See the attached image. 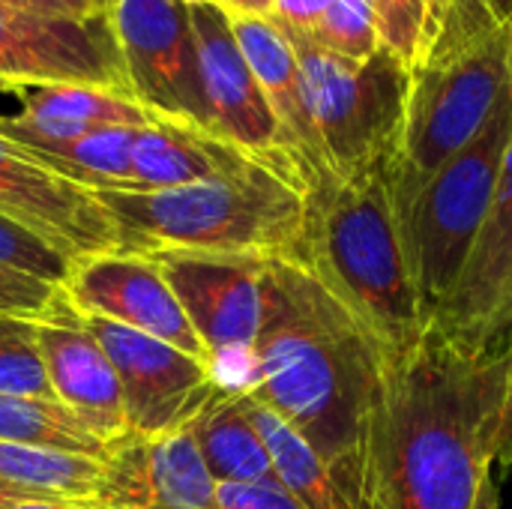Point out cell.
Instances as JSON below:
<instances>
[{
	"label": "cell",
	"instance_id": "obj_1",
	"mask_svg": "<svg viewBox=\"0 0 512 509\" xmlns=\"http://www.w3.org/2000/svg\"><path fill=\"white\" fill-rule=\"evenodd\" d=\"M510 369V354L474 351L435 324L387 360L357 509H474L495 468Z\"/></svg>",
	"mask_w": 512,
	"mask_h": 509
},
{
	"label": "cell",
	"instance_id": "obj_2",
	"mask_svg": "<svg viewBox=\"0 0 512 509\" xmlns=\"http://www.w3.org/2000/svg\"><path fill=\"white\" fill-rule=\"evenodd\" d=\"M252 393L288 420L357 509L363 444L387 357L369 330L300 261L270 258L261 276V330Z\"/></svg>",
	"mask_w": 512,
	"mask_h": 509
},
{
	"label": "cell",
	"instance_id": "obj_3",
	"mask_svg": "<svg viewBox=\"0 0 512 509\" xmlns=\"http://www.w3.org/2000/svg\"><path fill=\"white\" fill-rule=\"evenodd\" d=\"M291 261L315 273L387 360L411 351L432 327L390 168L351 180L324 174L309 189L303 243Z\"/></svg>",
	"mask_w": 512,
	"mask_h": 509
},
{
	"label": "cell",
	"instance_id": "obj_4",
	"mask_svg": "<svg viewBox=\"0 0 512 509\" xmlns=\"http://www.w3.org/2000/svg\"><path fill=\"white\" fill-rule=\"evenodd\" d=\"M96 198L114 219L117 252L156 255L186 249L297 258L309 186L291 165L252 159L237 171L174 189H96Z\"/></svg>",
	"mask_w": 512,
	"mask_h": 509
},
{
	"label": "cell",
	"instance_id": "obj_5",
	"mask_svg": "<svg viewBox=\"0 0 512 509\" xmlns=\"http://www.w3.org/2000/svg\"><path fill=\"white\" fill-rule=\"evenodd\" d=\"M512 18L492 0H453L447 24L423 63L411 69V93L390 183L399 210L492 117L512 84Z\"/></svg>",
	"mask_w": 512,
	"mask_h": 509
},
{
	"label": "cell",
	"instance_id": "obj_6",
	"mask_svg": "<svg viewBox=\"0 0 512 509\" xmlns=\"http://www.w3.org/2000/svg\"><path fill=\"white\" fill-rule=\"evenodd\" d=\"M288 39L324 174L351 180L390 168L405 129L411 69L384 48L366 60H348L309 39Z\"/></svg>",
	"mask_w": 512,
	"mask_h": 509
},
{
	"label": "cell",
	"instance_id": "obj_7",
	"mask_svg": "<svg viewBox=\"0 0 512 509\" xmlns=\"http://www.w3.org/2000/svg\"><path fill=\"white\" fill-rule=\"evenodd\" d=\"M512 138V84L486 126L405 204L402 222L420 291L435 312L453 294L489 216Z\"/></svg>",
	"mask_w": 512,
	"mask_h": 509
},
{
	"label": "cell",
	"instance_id": "obj_8",
	"mask_svg": "<svg viewBox=\"0 0 512 509\" xmlns=\"http://www.w3.org/2000/svg\"><path fill=\"white\" fill-rule=\"evenodd\" d=\"M132 96L156 117L210 132L186 0H114L108 9Z\"/></svg>",
	"mask_w": 512,
	"mask_h": 509
},
{
	"label": "cell",
	"instance_id": "obj_9",
	"mask_svg": "<svg viewBox=\"0 0 512 509\" xmlns=\"http://www.w3.org/2000/svg\"><path fill=\"white\" fill-rule=\"evenodd\" d=\"M84 318L117 372L126 432L135 438L183 432L219 384L210 363L114 321Z\"/></svg>",
	"mask_w": 512,
	"mask_h": 509
},
{
	"label": "cell",
	"instance_id": "obj_10",
	"mask_svg": "<svg viewBox=\"0 0 512 509\" xmlns=\"http://www.w3.org/2000/svg\"><path fill=\"white\" fill-rule=\"evenodd\" d=\"M0 78L15 87L87 84L132 96L108 12L54 18L0 6Z\"/></svg>",
	"mask_w": 512,
	"mask_h": 509
},
{
	"label": "cell",
	"instance_id": "obj_11",
	"mask_svg": "<svg viewBox=\"0 0 512 509\" xmlns=\"http://www.w3.org/2000/svg\"><path fill=\"white\" fill-rule=\"evenodd\" d=\"M207 348L210 369L252 363L261 330V276L270 258L165 249L150 255Z\"/></svg>",
	"mask_w": 512,
	"mask_h": 509
},
{
	"label": "cell",
	"instance_id": "obj_12",
	"mask_svg": "<svg viewBox=\"0 0 512 509\" xmlns=\"http://www.w3.org/2000/svg\"><path fill=\"white\" fill-rule=\"evenodd\" d=\"M189 24L198 48V75L210 117V132L252 156L291 165L303 174L300 162L288 150L276 114L270 111L234 39L228 12L216 0H195L189 3Z\"/></svg>",
	"mask_w": 512,
	"mask_h": 509
},
{
	"label": "cell",
	"instance_id": "obj_13",
	"mask_svg": "<svg viewBox=\"0 0 512 509\" xmlns=\"http://www.w3.org/2000/svg\"><path fill=\"white\" fill-rule=\"evenodd\" d=\"M0 216L27 228L72 264L117 252V228L93 189H84L0 135Z\"/></svg>",
	"mask_w": 512,
	"mask_h": 509
},
{
	"label": "cell",
	"instance_id": "obj_14",
	"mask_svg": "<svg viewBox=\"0 0 512 509\" xmlns=\"http://www.w3.org/2000/svg\"><path fill=\"white\" fill-rule=\"evenodd\" d=\"M450 339L483 351L510 354L512 345V138L501 177L474 252L432 321Z\"/></svg>",
	"mask_w": 512,
	"mask_h": 509
},
{
	"label": "cell",
	"instance_id": "obj_15",
	"mask_svg": "<svg viewBox=\"0 0 512 509\" xmlns=\"http://www.w3.org/2000/svg\"><path fill=\"white\" fill-rule=\"evenodd\" d=\"M63 288L84 315L138 330L195 360L210 363L207 348L201 345L180 300L150 255L105 252L81 258L72 264Z\"/></svg>",
	"mask_w": 512,
	"mask_h": 509
},
{
	"label": "cell",
	"instance_id": "obj_16",
	"mask_svg": "<svg viewBox=\"0 0 512 509\" xmlns=\"http://www.w3.org/2000/svg\"><path fill=\"white\" fill-rule=\"evenodd\" d=\"M33 324L54 399L105 447L123 441L129 432L117 372L66 288L54 291L45 309L33 315Z\"/></svg>",
	"mask_w": 512,
	"mask_h": 509
},
{
	"label": "cell",
	"instance_id": "obj_17",
	"mask_svg": "<svg viewBox=\"0 0 512 509\" xmlns=\"http://www.w3.org/2000/svg\"><path fill=\"white\" fill-rule=\"evenodd\" d=\"M93 509H216L210 477L192 435L123 438L108 447L90 495Z\"/></svg>",
	"mask_w": 512,
	"mask_h": 509
},
{
	"label": "cell",
	"instance_id": "obj_18",
	"mask_svg": "<svg viewBox=\"0 0 512 509\" xmlns=\"http://www.w3.org/2000/svg\"><path fill=\"white\" fill-rule=\"evenodd\" d=\"M15 93L21 96V111L3 114L0 135L21 147L69 141L105 126L144 129L159 120L132 96L87 84H27Z\"/></svg>",
	"mask_w": 512,
	"mask_h": 509
},
{
	"label": "cell",
	"instance_id": "obj_19",
	"mask_svg": "<svg viewBox=\"0 0 512 509\" xmlns=\"http://www.w3.org/2000/svg\"><path fill=\"white\" fill-rule=\"evenodd\" d=\"M234 39L270 105L276 114L282 135L288 141V150L303 168V177L309 189L324 177V165L312 138V126L303 108V93H300V66H297V51L294 42L282 27H276L270 18L261 15H228Z\"/></svg>",
	"mask_w": 512,
	"mask_h": 509
},
{
	"label": "cell",
	"instance_id": "obj_20",
	"mask_svg": "<svg viewBox=\"0 0 512 509\" xmlns=\"http://www.w3.org/2000/svg\"><path fill=\"white\" fill-rule=\"evenodd\" d=\"M252 159L261 156H252L234 147L231 141L204 132L198 126L159 117L156 123L138 129L132 147L129 189L120 192H156V189L198 183L207 177L237 171Z\"/></svg>",
	"mask_w": 512,
	"mask_h": 509
},
{
	"label": "cell",
	"instance_id": "obj_21",
	"mask_svg": "<svg viewBox=\"0 0 512 509\" xmlns=\"http://www.w3.org/2000/svg\"><path fill=\"white\" fill-rule=\"evenodd\" d=\"M216 483L276 480L267 447L243 411L240 390L216 384L204 408L186 426Z\"/></svg>",
	"mask_w": 512,
	"mask_h": 509
},
{
	"label": "cell",
	"instance_id": "obj_22",
	"mask_svg": "<svg viewBox=\"0 0 512 509\" xmlns=\"http://www.w3.org/2000/svg\"><path fill=\"white\" fill-rule=\"evenodd\" d=\"M240 402L255 432L261 435L276 480L306 509H348L327 465L312 450V444L273 408L258 402L252 393L240 390Z\"/></svg>",
	"mask_w": 512,
	"mask_h": 509
},
{
	"label": "cell",
	"instance_id": "obj_23",
	"mask_svg": "<svg viewBox=\"0 0 512 509\" xmlns=\"http://www.w3.org/2000/svg\"><path fill=\"white\" fill-rule=\"evenodd\" d=\"M138 129L129 126H105L93 129L81 138L33 144L24 147L33 159L57 171L60 177L84 186V189H129L132 177V147ZM21 147V144H18Z\"/></svg>",
	"mask_w": 512,
	"mask_h": 509
},
{
	"label": "cell",
	"instance_id": "obj_24",
	"mask_svg": "<svg viewBox=\"0 0 512 509\" xmlns=\"http://www.w3.org/2000/svg\"><path fill=\"white\" fill-rule=\"evenodd\" d=\"M0 441L105 459L108 447L60 402L0 396Z\"/></svg>",
	"mask_w": 512,
	"mask_h": 509
},
{
	"label": "cell",
	"instance_id": "obj_25",
	"mask_svg": "<svg viewBox=\"0 0 512 509\" xmlns=\"http://www.w3.org/2000/svg\"><path fill=\"white\" fill-rule=\"evenodd\" d=\"M102 459L0 441V483L42 498L90 501Z\"/></svg>",
	"mask_w": 512,
	"mask_h": 509
},
{
	"label": "cell",
	"instance_id": "obj_26",
	"mask_svg": "<svg viewBox=\"0 0 512 509\" xmlns=\"http://www.w3.org/2000/svg\"><path fill=\"white\" fill-rule=\"evenodd\" d=\"M378 45L417 69L441 36L453 0H372Z\"/></svg>",
	"mask_w": 512,
	"mask_h": 509
},
{
	"label": "cell",
	"instance_id": "obj_27",
	"mask_svg": "<svg viewBox=\"0 0 512 509\" xmlns=\"http://www.w3.org/2000/svg\"><path fill=\"white\" fill-rule=\"evenodd\" d=\"M0 396L54 399L33 315L0 312Z\"/></svg>",
	"mask_w": 512,
	"mask_h": 509
},
{
	"label": "cell",
	"instance_id": "obj_28",
	"mask_svg": "<svg viewBox=\"0 0 512 509\" xmlns=\"http://www.w3.org/2000/svg\"><path fill=\"white\" fill-rule=\"evenodd\" d=\"M300 39H309L318 48L348 60H366L381 48L378 27H375V6L372 0H333L321 15V21L312 27V33Z\"/></svg>",
	"mask_w": 512,
	"mask_h": 509
},
{
	"label": "cell",
	"instance_id": "obj_29",
	"mask_svg": "<svg viewBox=\"0 0 512 509\" xmlns=\"http://www.w3.org/2000/svg\"><path fill=\"white\" fill-rule=\"evenodd\" d=\"M0 270H12L48 285H66L72 261L27 228L0 216Z\"/></svg>",
	"mask_w": 512,
	"mask_h": 509
},
{
	"label": "cell",
	"instance_id": "obj_30",
	"mask_svg": "<svg viewBox=\"0 0 512 509\" xmlns=\"http://www.w3.org/2000/svg\"><path fill=\"white\" fill-rule=\"evenodd\" d=\"M216 509H306L279 480L216 483Z\"/></svg>",
	"mask_w": 512,
	"mask_h": 509
},
{
	"label": "cell",
	"instance_id": "obj_31",
	"mask_svg": "<svg viewBox=\"0 0 512 509\" xmlns=\"http://www.w3.org/2000/svg\"><path fill=\"white\" fill-rule=\"evenodd\" d=\"M63 285H48L12 270H0V312L12 315H36Z\"/></svg>",
	"mask_w": 512,
	"mask_h": 509
},
{
	"label": "cell",
	"instance_id": "obj_32",
	"mask_svg": "<svg viewBox=\"0 0 512 509\" xmlns=\"http://www.w3.org/2000/svg\"><path fill=\"white\" fill-rule=\"evenodd\" d=\"M330 3L333 0H273V9L267 18L276 27H282L288 36H306L321 21Z\"/></svg>",
	"mask_w": 512,
	"mask_h": 509
},
{
	"label": "cell",
	"instance_id": "obj_33",
	"mask_svg": "<svg viewBox=\"0 0 512 509\" xmlns=\"http://www.w3.org/2000/svg\"><path fill=\"white\" fill-rule=\"evenodd\" d=\"M495 465H501V468L512 465V369L507 378L504 408H501V426H498V438H495Z\"/></svg>",
	"mask_w": 512,
	"mask_h": 509
},
{
	"label": "cell",
	"instance_id": "obj_34",
	"mask_svg": "<svg viewBox=\"0 0 512 509\" xmlns=\"http://www.w3.org/2000/svg\"><path fill=\"white\" fill-rule=\"evenodd\" d=\"M0 6L21 9V12H36V15H54V18H78L66 0H0Z\"/></svg>",
	"mask_w": 512,
	"mask_h": 509
},
{
	"label": "cell",
	"instance_id": "obj_35",
	"mask_svg": "<svg viewBox=\"0 0 512 509\" xmlns=\"http://www.w3.org/2000/svg\"><path fill=\"white\" fill-rule=\"evenodd\" d=\"M228 15H261L267 18L273 9V0H216Z\"/></svg>",
	"mask_w": 512,
	"mask_h": 509
},
{
	"label": "cell",
	"instance_id": "obj_36",
	"mask_svg": "<svg viewBox=\"0 0 512 509\" xmlns=\"http://www.w3.org/2000/svg\"><path fill=\"white\" fill-rule=\"evenodd\" d=\"M3 509H93V504L90 501H66V498H30V501Z\"/></svg>",
	"mask_w": 512,
	"mask_h": 509
},
{
	"label": "cell",
	"instance_id": "obj_37",
	"mask_svg": "<svg viewBox=\"0 0 512 509\" xmlns=\"http://www.w3.org/2000/svg\"><path fill=\"white\" fill-rule=\"evenodd\" d=\"M474 509H501L498 486H495L492 474L483 480V486H480V495H477V501H474Z\"/></svg>",
	"mask_w": 512,
	"mask_h": 509
},
{
	"label": "cell",
	"instance_id": "obj_38",
	"mask_svg": "<svg viewBox=\"0 0 512 509\" xmlns=\"http://www.w3.org/2000/svg\"><path fill=\"white\" fill-rule=\"evenodd\" d=\"M30 498H42V495L24 492V489H12V486H3V483H0V509L12 507V504H21V501H30Z\"/></svg>",
	"mask_w": 512,
	"mask_h": 509
},
{
	"label": "cell",
	"instance_id": "obj_39",
	"mask_svg": "<svg viewBox=\"0 0 512 509\" xmlns=\"http://www.w3.org/2000/svg\"><path fill=\"white\" fill-rule=\"evenodd\" d=\"M66 6L78 15V18H90V15H99L96 6L90 0H66Z\"/></svg>",
	"mask_w": 512,
	"mask_h": 509
},
{
	"label": "cell",
	"instance_id": "obj_40",
	"mask_svg": "<svg viewBox=\"0 0 512 509\" xmlns=\"http://www.w3.org/2000/svg\"><path fill=\"white\" fill-rule=\"evenodd\" d=\"M492 6H495L504 18H512V0H492Z\"/></svg>",
	"mask_w": 512,
	"mask_h": 509
},
{
	"label": "cell",
	"instance_id": "obj_41",
	"mask_svg": "<svg viewBox=\"0 0 512 509\" xmlns=\"http://www.w3.org/2000/svg\"><path fill=\"white\" fill-rule=\"evenodd\" d=\"M90 3H93V6H96V12H108V9H111V3H114V0H90Z\"/></svg>",
	"mask_w": 512,
	"mask_h": 509
},
{
	"label": "cell",
	"instance_id": "obj_42",
	"mask_svg": "<svg viewBox=\"0 0 512 509\" xmlns=\"http://www.w3.org/2000/svg\"><path fill=\"white\" fill-rule=\"evenodd\" d=\"M15 90H18L15 84H9V81H3V78H0V96H3V93H15ZM0 120H3V114H0Z\"/></svg>",
	"mask_w": 512,
	"mask_h": 509
},
{
	"label": "cell",
	"instance_id": "obj_43",
	"mask_svg": "<svg viewBox=\"0 0 512 509\" xmlns=\"http://www.w3.org/2000/svg\"><path fill=\"white\" fill-rule=\"evenodd\" d=\"M510 72H512V45H510Z\"/></svg>",
	"mask_w": 512,
	"mask_h": 509
},
{
	"label": "cell",
	"instance_id": "obj_44",
	"mask_svg": "<svg viewBox=\"0 0 512 509\" xmlns=\"http://www.w3.org/2000/svg\"><path fill=\"white\" fill-rule=\"evenodd\" d=\"M186 3H195V0H186Z\"/></svg>",
	"mask_w": 512,
	"mask_h": 509
},
{
	"label": "cell",
	"instance_id": "obj_45",
	"mask_svg": "<svg viewBox=\"0 0 512 509\" xmlns=\"http://www.w3.org/2000/svg\"><path fill=\"white\" fill-rule=\"evenodd\" d=\"M510 357H512V345H510Z\"/></svg>",
	"mask_w": 512,
	"mask_h": 509
}]
</instances>
